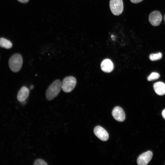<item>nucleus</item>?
I'll return each mask as SVG.
<instances>
[{
	"mask_svg": "<svg viewBox=\"0 0 165 165\" xmlns=\"http://www.w3.org/2000/svg\"><path fill=\"white\" fill-rule=\"evenodd\" d=\"M61 89V82L59 79L53 82L47 88L46 93V99L51 101L57 97Z\"/></svg>",
	"mask_w": 165,
	"mask_h": 165,
	"instance_id": "obj_1",
	"label": "nucleus"
},
{
	"mask_svg": "<svg viewBox=\"0 0 165 165\" xmlns=\"http://www.w3.org/2000/svg\"><path fill=\"white\" fill-rule=\"evenodd\" d=\"M23 62L21 55L18 53L15 54L10 58L9 64L10 69L14 72H17L21 68Z\"/></svg>",
	"mask_w": 165,
	"mask_h": 165,
	"instance_id": "obj_2",
	"label": "nucleus"
},
{
	"mask_svg": "<svg viewBox=\"0 0 165 165\" xmlns=\"http://www.w3.org/2000/svg\"><path fill=\"white\" fill-rule=\"evenodd\" d=\"M76 84V79L72 76L65 77L61 82V89L65 93L71 92Z\"/></svg>",
	"mask_w": 165,
	"mask_h": 165,
	"instance_id": "obj_3",
	"label": "nucleus"
},
{
	"mask_svg": "<svg viewBox=\"0 0 165 165\" xmlns=\"http://www.w3.org/2000/svg\"><path fill=\"white\" fill-rule=\"evenodd\" d=\"M109 6L113 14L118 16L122 13L123 6L122 0H110Z\"/></svg>",
	"mask_w": 165,
	"mask_h": 165,
	"instance_id": "obj_4",
	"label": "nucleus"
},
{
	"mask_svg": "<svg viewBox=\"0 0 165 165\" xmlns=\"http://www.w3.org/2000/svg\"><path fill=\"white\" fill-rule=\"evenodd\" d=\"M148 19L150 23L152 26H157L161 23L162 16L159 11H154L150 14Z\"/></svg>",
	"mask_w": 165,
	"mask_h": 165,
	"instance_id": "obj_5",
	"label": "nucleus"
},
{
	"mask_svg": "<svg viewBox=\"0 0 165 165\" xmlns=\"http://www.w3.org/2000/svg\"><path fill=\"white\" fill-rule=\"evenodd\" d=\"M152 152L150 151L143 153L139 156L137 159V163L139 165H146L151 160Z\"/></svg>",
	"mask_w": 165,
	"mask_h": 165,
	"instance_id": "obj_6",
	"label": "nucleus"
},
{
	"mask_svg": "<svg viewBox=\"0 0 165 165\" xmlns=\"http://www.w3.org/2000/svg\"><path fill=\"white\" fill-rule=\"evenodd\" d=\"M94 133L95 135L101 141H105L108 138L109 135L107 132L100 126H98L94 128Z\"/></svg>",
	"mask_w": 165,
	"mask_h": 165,
	"instance_id": "obj_7",
	"label": "nucleus"
},
{
	"mask_svg": "<svg viewBox=\"0 0 165 165\" xmlns=\"http://www.w3.org/2000/svg\"><path fill=\"white\" fill-rule=\"evenodd\" d=\"M112 115L115 119L118 121L122 122L125 119V113L122 108L119 106H116L113 108Z\"/></svg>",
	"mask_w": 165,
	"mask_h": 165,
	"instance_id": "obj_8",
	"label": "nucleus"
},
{
	"mask_svg": "<svg viewBox=\"0 0 165 165\" xmlns=\"http://www.w3.org/2000/svg\"><path fill=\"white\" fill-rule=\"evenodd\" d=\"M101 68L103 72L109 73L114 68V65L112 61L109 59L104 60L101 64Z\"/></svg>",
	"mask_w": 165,
	"mask_h": 165,
	"instance_id": "obj_9",
	"label": "nucleus"
},
{
	"mask_svg": "<svg viewBox=\"0 0 165 165\" xmlns=\"http://www.w3.org/2000/svg\"><path fill=\"white\" fill-rule=\"evenodd\" d=\"M29 94V89L25 86H23L20 89L17 95V99L20 101H25L28 97Z\"/></svg>",
	"mask_w": 165,
	"mask_h": 165,
	"instance_id": "obj_10",
	"label": "nucleus"
},
{
	"mask_svg": "<svg viewBox=\"0 0 165 165\" xmlns=\"http://www.w3.org/2000/svg\"><path fill=\"white\" fill-rule=\"evenodd\" d=\"M154 90L157 94L162 96L165 94V84L161 82L155 83L153 85Z\"/></svg>",
	"mask_w": 165,
	"mask_h": 165,
	"instance_id": "obj_11",
	"label": "nucleus"
},
{
	"mask_svg": "<svg viewBox=\"0 0 165 165\" xmlns=\"http://www.w3.org/2000/svg\"><path fill=\"white\" fill-rule=\"evenodd\" d=\"M12 46V44L10 41L4 38H0V47L8 49L11 48Z\"/></svg>",
	"mask_w": 165,
	"mask_h": 165,
	"instance_id": "obj_12",
	"label": "nucleus"
},
{
	"mask_svg": "<svg viewBox=\"0 0 165 165\" xmlns=\"http://www.w3.org/2000/svg\"><path fill=\"white\" fill-rule=\"evenodd\" d=\"M162 57V54L159 52L156 53H152L150 55L149 58L152 61L159 60Z\"/></svg>",
	"mask_w": 165,
	"mask_h": 165,
	"instance_id": "obj_13",
	"label": "nucleus"
},
{
	"mask_svg": "<svg viewBox=\"0 0 165 165\" xmlns=\"http://www.w3.org/2000/svg\"><path fill=\"white\" fill-rule=\"evenodd\" d=\"M160 77V74L157 72H153L152 73L147 77V80L148 81H152L158 79Z\"/></svg>",
	"mask_w": 165,
	"mask_h": 165,
	"instance_id": "obj_14",
	"label": "nucleus"
},
{
	"mask_svg": "<svg viewBox=\"0 0 165 165\" xmlns=\"http://www.w3.org/2000/svg\"><path fill=\"white\" fill-rule=\"evenodd\" d=\"M33 164L35 165H47V164L43 160L38 159L34 161Z\"/></svg>",
	"mask_w": 165,
	"mask_h": 165,
	"instance_id": "obj_15",
	"label": "nucleus"
},
{
	"mask_svg": "<svg viewBox=\"0 0 165 165\" xmlns=\"http://www.w3.org/2000/svg\"><path fill=\"white\" fill-rule=\"evenodd\" d=\"M143 0H130L131 2L134 3H137L141 2Z\"/></svg>",
	"mask_w": 165,
	"mask_h": 165,
	"instance_id": "obj_16",
	"label": "nucleus"
},
{
	"mask_svg": "<svg viewBox=\"0 0 165 165\" xmlns=\"http://www.w3.org/2000/svg\"><path fill=\"white\" fill-rule=\"evenodd\" d=\"M19 2L22 3H26L28 2L29 0H17Z\"/></svg>",
	"mask_w": 165,
	"mask_h": 165,
	"instance_id": "obj_17",
	"label": "nucleus"
},
{
	"mask_svg": "<svg viewBox=\"0 0 165 165\" xmlns=\"http://www.w3.org/2000/svg\"><path fill=\"white\" fill-rule=\"evenodd\" d=\"M162 115L163 118L165 119V109L162 111Z\"/></svg>",
	"mask_w": 165,
	"mask_h": 165,
	"instance_id": "obj_18",
	"label": "nucleus"
},
{
	"mask_svg": "<svg viewBox=\"0 0 165 165\" xmlns=\"http://www.w3.org/2000/svg\"><path fill=\"white\" fill-rule=\"evenodd\" d=\"M34 88V86L33 85H31L30 87V89L32 90Z\"/></svg>",
	"mask_w": 165,
	"mask_h": 165,
	"instance_id": "obj_19",
	"label": "nucleus"
},
{
	"mask_svg": "<svg viewBox=\"0 0 165 165\" xmlns=\"http://www.w3.org/2000/svg\"><path fill=\"white\" fill-rule=\"evenodd\" d=\"M164 20L165 24V14L164 15Z\"/></svg>",
	"mask_w": 165,
	"mask_h": 165,
	"instance_id": "obj_20",
	"label": "nucleus"
}]
</instances>
